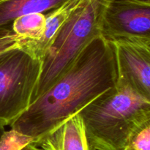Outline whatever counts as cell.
Instances as JSON below:
<instances>
[{"instance_id":"30bf717a","label":"cell","mask_w":150,"mask_h":150,"mask_svg":"<svg viewBox=\"0 0 150 150\" xmlns=\"http://www.w3.org/2000/svg\"><path fill=\"white\" fill-rule=\"evenodd\" d=\"M31 143H33L32 138L10 128L5 130L0 139V150H21Z\"/></svg>"},{"instance_id":"8fae6325","label":"cell","mask_w":150,"mask_h":150,"mask_svg":"<svg viewBox=\"0 0 150 150\" xmlns=\"http://www.w3.org/2000/svg\"><path fill=\"white\" fill-rule=\"evenodd\" d=\"M29 40L19 38L13 32L12 29H0V54L10 50L21 48Z\"/></svg>"},{"instance_id":"3957f363","label":"cell","mask_w":150,"mask_h":150,"mask_svg":"<svg viewBox=\"0 0 150 150\" xmlns=\"http://www.w3.org/2000/svg\"><path fill=\"white\" fill-rule=\"evenodd\" d=\"M108 0H83L66 21L42 59L31 103L70 67L82 50L100 36V22Z\"/></svg>"},{"instance_id":"5bb4252c","label":"cell","mask_w":150,"mask_h":150,"mask_svg":"<svg viewBox=\"0 0 150 150\" xmlns=\"http://www.w3.org/2000/svg\"><path fill=\"white\" fill-rule=\"evenodd\" d=\"M4 131H5V130H4V127H1V126H0V139H1V136H2Z\"/></svg>"},{"instance_id":"8992f818","label":"cell","mask_w":150,"mask_h":150,"mask_svg":"<svg viewBox=\"0 0 150 150\" xmlns=\"http://www.w3.org/2000/svg\"><path fill=\"white\" fill-rule=\"evenodd\" d=\"M109 42L115 59L116 84L150 100V40L123 39Z\"/></svg>"},{"instance_id":"6da1fadb","label":"cell","mask_w":150,"mask_h":150,"mask_svg":"<svg viewBox=\"0 0 150 150\" xmlns=\"http://www.w3.org/2000/svg\"><path fill=\"white\" fill-rule=\"evenodd\" d=\"M117 68L111 43L102 37L91 41L70 67L11 125L33 144L114 87Z\"/></svg>"},{"instance_id":"9a60e30c","label":"cell","mask_w":150,"mask_h":150,"mask_svg":"<svg viewBox=\"0 0 150 150\" xmlns=\"http://www.w3.org/2000/svg\"><path fill=\"white\" fill-rule=\"evenodd\" d=\"M144 1H150V0H144Z\"/></svg>"},{"instance_id":"4fadbf2b","label":"cell","mask_w":150,"mask_h":150,"mask_svg":"<svg viewBox=\"0 0 150 150\" xmlns=\"http://www.w3.org/2000/svg\"><path fill=\"white\" fill-rule=\"evenodd\" d=\"M21 150H43L42 149H41L40 146H38V145H36L35 144L31 143L29 144L26 145V146L21 149Z\"/></svg>"},{"instance_id":"5b68a950","label":"cell","mask_w":150,"mask_h":150,"mask_svg":"<svg viewBox=\"0 0 150 150\" xmlns=\"http://www.w3.org/2000/svg\"><path fill=\"white\" fill-rule=\"evenodd\" d=\"M100 36L108 42L150 40V1L108 0L101 18Z\"/></svg>"},{"instance_id":"ba28073f","label":"cell","mask_w":150,"mask_h":150,"mask_svg":"<svg viewBox=\"0 0 150 150\" xmlns=\"http://www.w3.org/2000/svg\"><path fill=\"white\" fill-rule=\"evenodd\" d=\"M83 0H66L59 7L48 12L45 16L43 35L38 41H29L23 48L34 57L42 61L47 49L56 35Z\"/></svg>"},{"instance_id":"e0dca14e","label":"cell","mask_w":150,"mask_h":150,"mask_svg":"<svg viewBox=\"0 0 150 150\" xmlns=\"http://www.w3.org/2000/svg\"><path fill=\"white\" fill-rule=\"evenodd\" d=\"M125 150H127V149H125Z\"/></svg>"},{"instance_id":"9c48e42d","label":"cell","mask_w":150,"mask_h":150,"mask_svg":"<svg viewBox=\"0 0 150 150\" xmlns=\"http://www.w3.org/2000/svg\"><path fill=\"white\" fill-rule=\"evenodd\" d=\"M45 26V14L30 13L14 20L12 30L19 38L29 41H38L43 35Z\"/></svg>"},{"instance_id":"277c9868","label":"cell","mask_w":150,"mask_h":150,"mask_svg":"<svg viewBox=\"0 0 150 150\" xmlns=\"http://www.w3.org/2000/svg\"><path fill=\"white\" fill-rule=\"evenodd\" d=\"M42 61L23 47L0 54V126H10L32 101Z\"/></svg>"},{"instance_id":"52a82bcc","label":"cell","mask_w":150,"mask_h":150,"mask_svg":"<svg viewBox=\"0 0 150 150\" xmlns=\"http://www.w3.org/2000/svg\"><path fill=\"white\" fill-rule=\"evenodd\" d=\"M36 145L43 150H91L79 113L65 120Z\"/></svg>"},{"instance_id":"7c38bea8","label":"cell","mask_w":150,"mask_h":150,"mask_svg":"<svg viewBox=\"0 0 150 150\" xmlns=\"http://www.w3.org/2000/svg\"><path fill=\"white\" fill-rule=\"evenodd\" d=\"M127 150H150V124L141 129L132 138Z\"/></svg>"},{"instance_id":"7a4b0ae2","label":"cell","mask_w":150,"mask_h":150,"mask_svg":"<svg viewBox=\"0 0 150 150\" xmlns=\"http://www.w3.org/2000/svg\"><path fill=\"white\" fill-rule=\"evenodd\" d=\"M91 150H125L150 124V100L117 85L80 111Z\"/></svg>"},{"instance_id":"2e32d148","label":"cell","mask_w":150,"mask_h":150,"mask_svg":"<svg viewBox=\"0 0 150 150\" xmlns=\"http://www.w3.org/2000/svg\"><path fill=\"white\" fill-rule=\"evenodd\" d=\"M4 1V0H0V2H1V1Z\"/></svg>"}]
</instances>
